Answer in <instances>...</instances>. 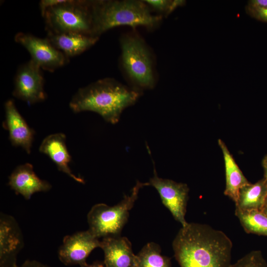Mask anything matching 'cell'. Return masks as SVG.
<instances>
[{"label":"cell","instance_id":"cb8c5ba5","mask_svg":"<svg viewBox=\"0 0 267 267\" xmlns=\"http://www.w3.org/2000/svg\"><path fill=\"white\" fill-rule=\"evenodd\" d=\"M64 0H42L39 2L41 13L43 16L45 11L49 8L62 2Z\"/></svg>","mask_w":267,"mask_h":267},{"label":"cell","instance_id":"30bf717a","mask_svg":"<svg viewBox=\"0 0 267 267\" xmlns=\"http://www.w3.org/2000/svg\"><path fill=\"white\" fill-rule=\"evenodd\" d=\"M101 241L89 229L65 236L58 250V257L66 266L86 265L87 259Z\"/></svg>","mask_w":267,"mask_h":267},{"label":"cell","instance_id":"f1b7e54d","mask_svg":"<svg viewBox=\"0 0 267 267\" xmlns=\"http://www.w3.org/2000/svg\"><path fill=\"white\" fill-rule=\"evenodd\" d=\"M263 212L267 215V206H265L262 210Z\"/></svg>","mask_w":267,"mask_h":267},{"label":"cell","instance_id":"7a4b0ae2","mask_svg":"<svg viewBox=\"0 0 267 267\" xmlns=\"http://www.w3.org/2000/svg\"><path fill=\"white\" fill-rule=\"evenodd\" d=\"M142 93L113 78H105L79 89L72 98L69 107L74 113L95 112L105 121L115 124L123 110L134 104Z\"/></svg>","mask_w":267,"mask_h":267},{"label":"cell","instance_id":"d6986e66","mask_svg":"<svg viewBox=\"0 0 267 267\" xmlns=\"http://www.w3.org/2000/svg\"><path fill=\"white\" fill-rule=\"evenodd\" d=\"M235 215L247 233L267 236V215L262 210L235 209Z\"/></svg>","mask_w":267,"mask_h":267},{"label":"cell","instance_id":"603a6c76","mask_svg":"<svg viewBox=\"0 0 267 267\" xmlns=\"http://www.w3.org/2000/svg\"><path fill=\"white\" fill-rule=\"evenodd\" d=\"M247 10L248 13L252 17L262 21L267 22V8L253 6L248 5Z\"/></svg>","mask_w":267,"mask_h":267},{"label":"cell","instance_id":"f546056e","mask_svg":"<svg viewBox=\"0 0 267 267\" xmlns=\"http://www.w3.org/2000/svg\"><path fill=\"white\" fill-rule=\"evenodd\" d=\"M267 206V199H266V205H265V206Z\"/></svg>","mask_w":267,"mask_h":267},{"label":"cell","instance_id":"5bb4252c","mask_svg":"<svg viewBox=\"0 0 267 267\" xmlns=\"http://www.w3.org/2000/svg\"><path fill=\"white\" fill-rule=\"evenodd\" d=\"M104 252L106 267H135L136 255L132 244L126 237L121 236L103 238L100 247Z\"/></svg>","mask_w":267,"mask_h":267},{"label":"cell","instance_id":"277c9868","mask_svg":"<svg viewBox=\"0 0 267 267\" xmlns=\"http://www.w3.org/2000/svg\"><path fill=\"white\" fill-rule=\"evenodd\" d=\"M121 63L132 87L142 92L156 85L154 58L144 40L131 32L120 38Z\"/></svg>","mask_w":267,"mask_h":267},{"label":"cell","instance_id":"ba28073f","mask_svg":"<svg viewBox=\"0 0 267 267\" xmlns=\"http://www.w3.org/2000/svg\"><path fill=\"white\" fill-rule=\"evenodd\" d=\"M44 82L42 69L30 60L17 70L12 95L30 105L44 101L47 97Z\"/></svg>","mask_w":267,"mask_h":267},{"label":"cell","instance_id":"2e32d148","mask_svg":"<svg viewBox=\"0 0 267 267\" xmlns=\"http://www.w3.org/2000/svg\"><path fill=\"white\" fill-rule=\"evenodd\" d=\"M46 37L68 58L82 53L93 45L99 38L79 33H48Z\"/></svg>","mask_w":267,"mask_h":267},{"label":"cell","instance_id":"ac0fdd59","mask_svg":"<svg viewBox=\"0 0 267 267\" xmlns=\"http://www.w3.org/2000/svg\"><path fill=\"white\" fill-rule=\"evenodd\" d=\"M267 197V180L265 178L255 183L242 187L235 203L236 209L241 211L262 210Z\"/></svg>","mask_w":267,"mask_h":267},{"label":"cell","instance_id":"d4e9b609","mask_svg":"<svg viewBox=\"0 0 267 267\" xmlns=\"http://www.w3.org/2000/svg\"><path fill=\"white\" fill-rule=\"evenodd\" d=\"M18 267H50L36 260H26Z\"/></svg>","mask_w":267,"mask_h":267},{"label":"cell","instance_id":"7402d4cb","mask_svg":"<svg viewBox=\"0 0 267 267\" xmlns=\"http://www.w3.org/2000/svg\"><path fill=\"white\" fill-rule=\"evenodd\" d=\"M230 267H267V263L261 251L248 253Z\"/></svg>","mask_w":267,"mask_h":267},{"label":"cell","instance_id":"ffe728a7","mask_svg":"<svg viewBox=\"0 0 267 267\" xmlns=\"http://www.w3.org/2000/svg\"><path fill=\"white\" fill-rule=\"evenodd\" d=\"M135 267H171V260L161 254L158 244L151 242L144 245L136 255Z\"/></svg>","mask_w":267,"mask_h":267},{"label":"cell","instance_id":"3957f363","mask_svg":"<svg viewBox=\"0 0 267 267\" xmlns=\"http://www.w3.org/2000/svg\"><path fill=\"white\" fill-rule=\"evenodd\" d=\"M92 20V37L99 38L116 27L142 26L153 29L160 25L163 16L154 14L144 0H89Z\"/></svg>","mask_w":267,"mask_h":267},{"label":"cell","instance_id":"4316f807","mask_svg":"<svg viewBox=\"0 0 267 267\" xmlns=\"http://www.w3.org/2000/svg\"><path fill=\"white\" fill-rule=\"evenodd\" d=\"M262 164L264 169V178L267 180V155H266L263 159Z\"/></svg>","mask_w":267,"mask_h":267},{"label":"cell","instance_id":"7c38bea8","mask_svg":"<svg viewBox=\"0 0 267 267\" xmlns=\"http://www.w3.org/2000/svg\"><path fill=\"white\" fill-rule=\"evenodd\" d=\"M4 126L9 133V139L14 146L22 147L31 153L35 131L31 128L16 108L14 101L9 99L4 103Z\"/></svg>","mask_w":267,"mask_h":267},{"label":"cell","instance_id":"8fae6325","mask_svg":"<svg viewBox=\"0 0 267 267\" xmlns=\"http://www.w3.org/2000/svg\"><path fill=\"white\" fill-rule=\"evenodd\" d=\"M24 246L21 230L12 216L0 215V267H18L17 257Z\"/></svg>","mask_w":267,"mask_h":267},{"label":"cell","instance_id":"9a60e30c","mask_svg":"<svg viewBox=\"0 0 267 267\" xmlns=\"http://www.w3.org/2000/svg\"><path fill=\"white\" fill-rule=\"evenodd\" d=\"M39 151L48 156L59 171L67 174L78 182L85 183L84 179L75 175L69 166L71 156L66 145V135L64 134L56 133L45 137L40 146Z\"/></svg>","mask_w":267,"mask_h":267},{"label":"cell","instance_id":"4fadbf2b","mask_svg":"<svg viewBox=\"0 0 267 267\" xmlns=\"http://www.w3.org/2000/svg\"><path fill=\"white\" fill-rule=\"evenodd\" d=\"M10 187L17 194H21L26 200L39 192H46L51 188V184L46 180L40 179L33 170L30 163L18 166L9 177L8 183Z\"/></svg>","mask_w":267,"mask_h":267},{"label":"cell","instance_id":"5b68a950","mask_svg":"<svg viewBox=\"0 0 267 267\" xmlns=\"http://www.w3.org/2000/svg\"><path fill=\"white\" fill-rule=\"evenodd\" d=\"M148 185L149 182L137 181L131 194L125 195L117 205L110 206L99 203L93 205L87 215L89 230L98 238L120 236L140 189Z\"/></svg>","mask_w":267,"mask_h":267},{"label":"cell","instance_id":"6da1fadb","mask_svg":"<svg viewBox=\"0 0 267 267\" xmlns=\"http://www.w3.org/2000/svg\"><path fill=\"white\" fill-rule=\"evenodd\" d=\"M180 267H230L232 243L223 231L206 224L181 226L172 243Z\"/></svg>","mask_w":267,"mask_h":267},{"label":"cell","instance_id":"52a82bcc","mask_svg":"<svg viewBox=\"0 0 267 267\" xmlns=\"http://www.w3.org/2000/svg\"><path fill=\"white\" fill-rule=\"evenodd\" d=\"M15 41L29 53L31 60L42 69L53 72L66 64L68 58L45 37L41 38L31 34L18 32Z\"/></svg>","mask_w":267,"mask_h":267},{"label":"cell","instance_id":"44dd1931","mask_svg":"<svg viewBox=\"0 0 267 267\" xmlns=\"http://www.w3.org/2000/svg\"><path fill=\"white\" fill-rule=\"evenodd\" d=\"M144 2L150 8L162 16H167L175 9L182 5L184 1L175 0H145Z\"/></svg>","mask_w":267,"mask_h":267},{"label":"cell","instance_id":"e0dca14e","mask_svg":"<svg viewBox=\"0 0 267 267\" xmlns=\"http://www.w3.org/2000/svg\"><path fill=\"white\" fill-rule=\"evenodd\" d=\"M218 144L222 152L225 166L226 183L224 194L235 203L240 189L250 182L244 176L224 142L219 139Z\"/></svg>","mask_w":267,"mask_h":267},{"label":"cell","instance_id":"9c48e42d","mask_svg":"<svg viewBox=\"0 0 267 267\" xmlns=\"http://www.w3.org/2000/svg\"><path fill=\"white\" fill-rule=\"evenodd\" d=\"M158 191L164 205L170 211L174 219L185 226V219L188 199L189 188L185 183L159 178L154 167V176L148 182Z\"/></svg>","mask_w":267,"mask_h":267},{"label":"cell","instance_id":"8992f818","mask_svg":"<svg viewBox=\"0 0 267 267\" xmlns=\"http://www.w3.org/2000/svg\"><path fill=\"white\" fill-rule=\"evenodd\" d=\"M43 17L47 34L79 33L92 36L89 0H64L48 8Z\"/></svg>","mask_w":267,"mask_h":267},{"label":"cell","instance_id":"83f0119b","mask_svg":"<svg viewBox=\"0 0 267 267\" xmlns=\"http://www.w3.org/2000/svg\"><path fill=\"white\" fill-rule=\"evenodd\" d=\"M79 267H106L104 263L100 262H95L91 264L85 265L82 266H79Z\"/></svg>","mask_w":267,"mask_h":267},{"label":"cell","instance_id":"484cf974","mask_svg":"<svg viewBox=\"0 0 267 267\" xmlns=\"http://www.w3.org/2000/svg\"><path fill=\"white\" fill-rule=\"evenodd\" d=\"M249 5L253 6L267 8V0H252L249 2Z\"/></svg>","mask_w":267,"mask_h":267}]
</instances>
